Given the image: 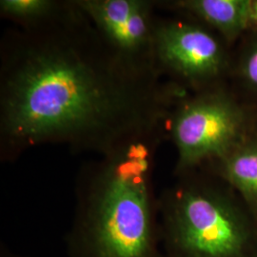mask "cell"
<instances>
[{"label":"cell","instance_id":"6da1fadb","mask_svg":"<svg viewBox=\"0 0 257 257\" xmlns=\"http://www.w3.org/2000/svg\"><path fill=\"white\" fill-rule=\"evenodd\" d=\"M114 53L74 1L1 48V157L43 144L103 156L165 124L187 92Z\"/></svg>","mask_w":257,"mask_h":257},{"label":"cell","instance_id":"7a4b0ae2","mask_svg":"<svg viewBox=\"0 0 257 257\" xmlns=\"http://www.w3.org/2000/svg\"><path fill=\"white\" fill-rule=\"evenodd\" d=\"M166 138L167 123L83 166L65 236L67 257H165L154 171Z\"/></svg>","mask_w":257,"mask_h":257},{"label":"cell","instance_id":"3957f363","mask_svg":"<svg viewBox=\"0 0 257 257\" xmlns=\"http://www.w3.org/2000/svg\"><path fill=\"white\" fill-rule=\"evenodd\" d=\"M158 195L165 257H257V219L236 192L204 168Z\"/></svg>","mask_w":257,"mask_h":257},{"label":"cell","instance_id":"277c9868","mask_svg":"<svg viewBox=\"0 0 257 257\" xmlns=\"http://www.w3.org/2000/svg\"><path fill=\"white\" fill-rule=\"evenodd\" d=\"M167 130L177 152L175 174L180 175L219 160L257 135V110L220 86L183 95Z\"/></svg>","mask_w":257,"mask_h":257},{"label":"cell","instance_id":"5b68a950","mask_svg":"<svg viewBox=\"0 0 257 257\" xmlns=\"http://www.w3.org/2000/svg\"><path fill=\"white\" fill-rule=\"evenodd\" d=\"M229 44L199 21L158 19L155 59L160 74L185 92H204L224 86L233 55Z\"/></svg>","mask_w":257,"mask_h":257},{"label":"cell","instance_id":"8992f818","mask_svg":"<svg viewBox=\"0 0 257 257\" xmlns=\"http://www.w3.org/2000/svg\"><path fill=\"white\" fill-rule=\"evenodd\" d=\"M74 2L114 53L133 64L157 70L155 41L158 19L154 9L157 2L149 0H74Z\"/></svg>","mask_w":257,"mask_h":257},{"label":"cell","instance_id":"52a82bcc","mask_svg":"<svg viewBox=\"0 0 257 257\" xmlns=\"http://www.w3.org/2000/svg\"><path fill=\"white\" fill-rule=\"evenodd\" d=\"M165 5L201 22L229 45L249 31L250 0H176Z\"/></svg>","mask_w":257,"mask_h":257},{"label":"cell","instance_id":"ba28073f","mask_svg":"<svg viewBox=\"0 0 257 257\" xmlns=\"http://www.w3.org/2000/svg\"><path fill=\"white\" fill-rule=\"evenodd\" d=\"M201 168L232 188L257 219V135L229 155Z\"/></svg>","mask_w":257,"mask_h":257},{"label":"cell","instance_id":"9c48e42d","mask_svg":"<svg viewBox=\"0 0 257 257\" xmlns=\"http://www.w3.org/2000/svg\"><path fill=\"white\" fill-rule=\"evenodd\" d=\"M238 52L232 58L230 76L257 110V30L249 31L241 38Z\"/></svg>","mask_w":257,"mask_h":257},{"label":"cell","instance_id":"30bf717a","mask_svg":"<svg viewBox=\"0 0 257 257\" xmlns=\"http://www.w3.org/2000/svg\"><path fill=\"white\" fill-rule=\"evenodd\" d=\"M64 5L55 0H1L0 13L20 27H32L53 19Z\"/></svg>","mask_w":257,"mask_h":257},{"label":"cell","instance_id":"8fae6325","mask_svg":"<svg viewBox=\"0 0 257 257\" xmlns=\"http://www.w3.org/2000/svg\"><path fill=\"white\" fill-rule=\"evenodd\" d=\"M255 30H257V0H250L249 31H255Z\"/></svg>","mask_w":257,"mask_h":257},{"label":"cell","instance_id":"7c38bea8","mask_svg":"<svg viewBox=\"0 0 257 257\" xmlns=\"http://www.w3.org/2000/svg\"><path fill=\"white\" fill-rule=\"evenodd\" d=\"M0 257H28L25 255H22L20 253H18L12 249H10L6 245L1 243L0 246Z\"/></svg>","mask_w":257,"mask_h":257}]
</instances>
